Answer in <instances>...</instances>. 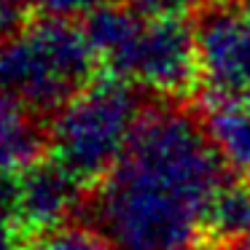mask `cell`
I'll list each match as a JSON object with an SVG mask.
<instances>
[{"label": "cell", "instance_id": "cell-1", "mask_svg": "<svg viewBox=\"0 0 250 250\" xmlns=\"http://www.w3.org/2000/svg\"><path fill=\"white\" fill-rule=\"evenodd\" d=\"M226 178L202 116L148 105L121 162L83 202L86 226L108 250H199Z\"/></svg>", "mask_w": 250, "mask_h": 250}, {"label": "cell", "instance_id": "cell-2", "mask_svg": "<svg viewBox=\"0 0 250 250\" xmlns=\"http://www.w3.org/2000/svg\"><path fill=\"white\" fill-rule=\"evenodd\" d=\"M94 62L83 27L41 17L0 41V97L54 116L92 83Z\"/></svg>", "mask_w": 250, "mask_h": 250}, {"label": "cell", "instance_id": "cell-3", "mask_svg": "<svg viewBox=\"0 0 250 250\" xmlns=\"http://www.w3.org/2000/svg\"><path fill=\"white\" fill-rule=\"evenodd\" d=\"M146 110L135 83L116 76L92 81L51 116L49 151L81 186H97L126 153Z\"/></svg>", "mask_w": 250, "mask_h": 250}, {"label": "cell", "instance_id": "cell-4", "mask_svg": "<svg viewBox=\"0 0 250 250\" xmlns=\"http://www.w3.org/2000/svg\"><path fill=\"white\" fill-rule=\"evenodd\" d=\"M116 78L167 97L188 94L199 83L196 35L186 19H146L124 51L108 62Z\"/></svg>", "mask_w": 250, "mask_h": 250}, {"label": "cell", "instance_id": "cell-5", "mask_svg": "<svg viewBox=\"0 0 250 250\" xmlns=\"http://www.w3.org/2000/svg\"><path fill=\"white\" fill-rule=\"evenodd\" d=\"M199 83L212 100L250 97V14L234 3H218L199 14L194 27Z\"/></svg>", "mask_w": 250, "mask_h": 250}, {"label": "cell", "instance_id": "cell-6", "mask_svg": "<svg viewBox=\"0 0 250 250\" xmlns=\"http://www.w3.org/2000/svg\"><path fill=\"white\" fill-rule=\"evenodd\" d=\"M83 186L57 162H38L14 180V223L22 234H46L67 226V218L83 210Z\"/></svg>", "mask_w": 250, "mask_h": 250}, {"label": "cell", "instance_id": "cell-7", "mask_svg": "<svg viewBox=\"0 0 250 250\" xmlns=\"http://www.w3.org/2000/svg\"><path fill=\"white\" fill-rule=\"evenodd\" d=\"M43 148H49V135L38 116L0 97V180H11L38 164Z\"/></svg>", "mask_w": 250, "mask_h": 250}, {"label": "cell", "instance_id": "cell-8", "mask_svg": "<svg viewBox=\"0 0 250 250\" xmlns=\"http://www.w3.org/2000/svg\"><path fill=\"white\" fill-rule=\"evenodd\" d=\"M205 126L218 153L229 167L250 169V97L248 100H212Z\"/></svg>", "mask_w": 250, "mask_h": 250}, {"label": "cell", "instance_id": "cell-9", "mask_svg": "<svg viewBox=\"0 0 250 250\" xmlns=\"http://www.w3.org/2000/svg\"><path fill=\"white\" fill-rule=\"evenodd\" d=\"M250 239V178L229 175L207 212V242L234 245Z\"/></svg>", "mask_w": 250, "mask_h": 250}, {"label": "cell", "instance_id": "cell-10", "mask_svg": "<svg viewBox=\"0 0 250 250\" xmlns=\"http://www.w3.org/2000/svg\"><path fill=\"white\" fill-rule=\"evenodd\" d=\"M146 19L135 11L132 6H124L119 0H108L94 11L83 17V33H86L89 46L94 49L97 60L113 62L121 51L129 46V41L137 35L140 24Z\"/></svg>", "mask_w": 250, "mask_h": 250}, {"label": "cell", "instance_id": "cell-11", "mask_svg": "<svg viewBox=\"0 0 250 250\" xmlns=\"http://www.w3.org/2000/svg\"><path fill=\"white\" fill-rule=\"evenodd\" d=\"M35 250H108V245L89 226H62L41 237V245Z\"/></svg>", "mask_w": 250, "mask_h": 250}, {"label": "cell", "instance_id": "cell-12", "mask_svg": "<svg viewBox=\"0 0 250 250\" xmlns=\"http://www.w3.org/2000/svg\"><path fill=\"white\" fill-rule=\"evenodd\" d=\"M143 19H186L205 11V0H129Z\"/></svg>", "mask_w": 250, "mask_h": 250}, {"label": "cell", "instance_id": "cell-13", "mask_svg": "<svg viewBox=\"0 0 250 250\" xmlns=\"http://www.w3.org/2000/svg\"><path fill=\"white\" fill-rule=\"evenodd\" d=\"M22 8H33V11L43 14V17L54 19H70L76 14L86 17L89 11H94L97 6L108 3V0H19Z\"/></svg>", "mask_w": 250, "mask_h": 250}, {"label": "cell", "instance_id": "cell-14", "mask_svg": "<svg viewBox=\"0 0 250 250\" xmlns=\"http://www.w3.org/2000/svg\"><path fill=\"white\" fill-rule=\"evenodd\" d=\"M14 180H0V250H17V223H14Z\"/></svg>", "mask_w": 250, "mask_h": 250}, {"label": "cell", "instance_id": "cell-15", "mask_svg": "<svg viewBox=\"0 0 250 250\" xmlns=\"http://www.w3.org/2000/svg\"><path fill=\"white\" fill-rule=\"evenodd\" d=\"M22 11L24 8L19 0H0V41L22 27Z\"/></svg>", "mask_w": 250, "mask_h": 250}, {"label": "cell", "instance_id": "cell-16", "mask_svg": "<svg viewBox=\"0 0 250 250\" xmlns=\"http://www.w3.org/2000/svg\"><path fill=\"white\" fill-rule=\"evenodd\" d=\"M229 250H250V239H245V242L234 245V248H229Z\"/></svg>", "mask_w": 250, "mask_h": 250}, {"label": "cell", "instance_id": "cell-17", "mask_svg": "<svg viewBox=\"0 0 250 250\" xmlns=\"http://www.w3.org/2000/svg\"><path fill=\"white\" fill-rule=\"evenodd\" d=\"M248 14H250V0H248Z\"/></svg>", "mask_w": 250, "mask_h": 250}, {"label": "cell", "instance_id": "cell-18", "mask_svg": "<svg viewBox=\"0 0 250 250\" xmlns=\"http://www.w3.org/2000/svg\"><path fill=\"white\" fill-rule=\"evenodd\" d=\"M229 3H234V0H229Z\"/></svg>", "mask_w": 250, "mask_h": 250}]
</instances>
